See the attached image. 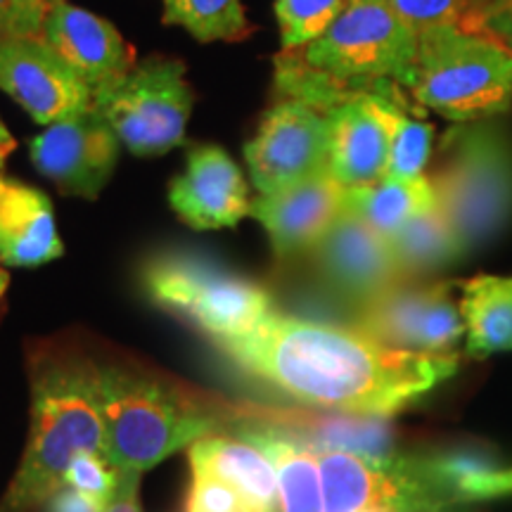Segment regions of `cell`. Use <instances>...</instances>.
<instances>
[{
  "instance_id": "obj_1",
  "label": "cell",
  "mask_w": 512,
  "mask_h": 512,
  "mask_svg": "<svg viewBox=\"0 0 512 512\" xmlns=\"http://www.w3.org/2000/svg\"><path fill=\"white\" fill-rule=\"evenodd\" d=\"M242 373L306 406L358 418H392L456 375L460 356L403 351L361 328L280 313L216 344Z\"/></svg>"
},
{
  "instance_id": "obj_2",
  "label": "cell",
  "mask_w": 512,
  "mask_h": 512,
  "mask_svg": "<svg viewBox=\"0 0 512 512\" xmlns=\"http://www.w3.org/2000/svg\"><path fill=\"white\" fill-rule=\"evenodd\" d=\"M418 31L387 0H349L335 22L304 48L275 57V88L328 110L351 93L403 91Z\"/></svg>"
},
{
  "instance_id": "obj_3",
  "label": "cell",
  "mask_w": 512,
  "mask_h": 512,
  "mask_svg": "<svg viewBox=\"0 0 512 512\" xmlns=\"http://www.w3.org/2000/svg\"><path fill=\"white\" fill-rule=\"evenodd\" d=\"M31 430L0 512H34L64 486L81 453L105 456V422L98 399V368L55 347L31 354Z\"/></svg>"
},
{
  "instance_id": "obj_4",
  "label": "cell",
  "mask_w": 512,
  "mask_h": 512,
  "mask_svg": "<svg viewBox=\"0 0 512 512\" xmlns=\"http://www.w3.org/2000/svg\"><path fill=\"white\" fill-rule=\"evenodd\" d=\"M403 91L456 124L491 119L512 107V48L479 27L422 29Z\"/></svg>"
},
{
  "instance_id": "obj_5",
  "label": "cell",
  "mask_w": 512,
  "mask_h": 512,
  "mask_svg": "<svg viewBox=\"0 0 512 512\" xmlns=\"http://www.w3.org/2000/svg\"><path fill=\"white\" fill-rule=\"evenodd\" d=\"M105 422V458L117 475H145L150 467L214 432V415L164 382L121 366L98 368Z\"/></svg>"
},
{
  "instance_id": "obj_6",
  "label": "cell",
  "mask_w": 512,
  "mask_h": 512,
  "mask_svg": "<svg viewBox=\"0 0 512 512\" xmlns=\"http://www.w3.org/2000/svg\"><path fill=\"white\" fill-rule=\"evenodd\" d=\"M430 181L465 254L489 245L512 223L510 133L491 119L453 126Z\"/></svg>"
},
{
  "instance_id": "obj_7",
  "label": "cell",
  "mask_w": 512,
  "mask_h": 512,
  "mask_svg": "<svg viewBox=\"0 0 512 512\" xmlns=\"http://www.w3.org/2000/svg\"><path fill=\"white\" fill-rule=\"evenodd\" d=\"M143 287L152 302L195 325L214 344L245 335L273 313L264 287L200 254L155 256L143 268Z\"/></svg>"
},
{
  "instance_id": "obj_8",
  "label": "cell",
  "mask_w": 512,
  "mask_h": 512,
  "mask_svg": "<svg viewBox=\"0 0 512 512\" xmlns=\"http://www.w3.org/2000/svg\"><path fill=\"white\" fill-rule=\"evenodd\" d=\"M195 91L178 57L152 55L93 95V110L136 157H159L185 140Z\"/></svg>"
},
{
  "instance_id": "obj_9",
  "label": "cell",
  "mask_w": 512,
  "mask_h": 512,
  "mask_svg": "<svg viewBox=\"0 0 512 512\" xmlns=\"http://www.w3.org/2000/svg\"><path fill=\"white\" fill-rule=\"evenodd\" d=\"M325 512H448L456 508L427 458L318 451Z\"/></svg>"
},
{
  "instance_id": "obj_10",
  "label": "cell",
  "mask_w": 512,
  "mask_h": 512,
  "mask_svg": "<svg viewBox=\"0 0 512 512\" xmlns=\"http://www.w3.org/2000/svg\"><path fill=\"white\" fill-rule=\"evenodd\" d=\"M245 162L259 195L323 174L330 162L328 114L304 100L280 95L245 145Z\"/></svg>"
},
{
  "instance_id": "obj_11",
  "label": "cell",
  "mask_w": 512,
  "mask_h": 512,
  "mask_svg": "<svg viewBox=\"0 0 512 512\" xmlns=\"http://www.w3.org/2000/svg\"><path fill=\"white\" fill-rule=\"evenodd\" d=\"M356 328L394 349L448 354L465 339L458 283L394 285L363 304Z\"/></svg>"
},
{
  "instance_id": "obj_12",
  "label": "cell",
  "mask_w": 512,
  "mask_h": 512,
  "mask_svg": "<svg viewBox=\"0 0 512 512\" xmlns=\"http://www.w3.org/2000/svg\"><path fill=\"white\" fill-rule=\"evenodd\" d=\"M0 91L41 126L93 110L91 88L43 36L0 38Z\"/></svg>"
},
{
  "instance_id": "obj_13",
  "label": "cell",
  "mask_w": 512,
  "mask_h": 512,
  "mask_svg": "<svg viewBox=\"0 0 512 512\" xmlns=\"http://www.w3.org/2000/svg\"><path fill=\"white\" fill-rule=\"evenodd\" d=\"M121 140L95 110L55 121L29 143L36 171L62 195L95 200L117 169Z\"/></svg>"
},
{
  "instance_id": "obj_14",
  "label": "cell",
  "mask_w": 512,
  "mask_h": 512,
  "mask_svg": "<svg viewBox=\"0 0 512 512\" xmlns=\"http://www.w3.org/2000/svg\"><path fill=\"white\" fill-rule=\"evenodd\" d=\"M313 254L325 283L361 304L373 302L406 278L389 238L347 209L313 247Z\"/></svg>"
},
{
  "instance_id": "obj_15",
  "label": "cell",
  "mask_w": 512,
  "mask_h": 512,
  "mask_svg": "<svg viewBox=\"0 0 512 512\" xmlns=\"http://www.w3.org/2000/svg\"><path fill=\"white\" fill-rule=\"evenodd\" d=\"M401 102L396 91L351 93L328 110V171L344 188H361L387 174L389 110Z\"/></svg>"
},
{
  "instance_id": "obj_16",
  "label": "cell",
  "mask_w": 512,
  "mask_h": 512,
  "mask_svg": "<svg viewBox=\"0 0 512 512\" xmlns=\"http://www.w3.org/2000/svg\"><path fill=\"white\" fill-rule=\"evenodd\" d=\"M344 188L330 171L252 200L249 216L264 226L278 259H292L325 238L344 211Z\"/></svg>"
},
{
  "instance_id": "obj_17",
  "label": "cell",
  "mask_w": 512,
  "mask_h": 512,
  "mask_svg": "<svg viewBox=\"0 0 512 512\" xmlns=\"http://www.w3.org/2000/svg\"><path fill=\"white\" fill-rule=\"evenodd\" d=\"M171 209L195 230L233 228L249 216L245 174L219 145H195L181 176L171 181Z\"/></svg>"
},
{
  "instance_id": "obj_18",
  "label": "cell",
  "mask_w": 512,
  "mask_h": 512,
  "mask_svg": "<svg viewBox=\"0 0 512 512\" xmlns=\"http://www.w3.org/2000/svg\"><path fill=\"white\" fill-rule=\"evenodd\" d=\"M43 38L93 95L136 67V50L112 22L67 0L50 12Z\"/></svg>"
},
{
  "instance_id": "obj_19",
  "label": "cell",
  "mask_w": 512,
  "mask_h": 512,
  "mask_svg": "<svg viewBox=\"0 0 512 512\" xmlns=\"http://www.w3.org/2000/svg\"><path fill=\"white\" fill-rule=\"evenodd\" d=\"M62 252L46 192L0 174V266L36 268L60 259Z\"/></svg>"
},
{
  "instance_id": "obj_20",
  "label": "cell",
  "mask_w": 512,
  "mask_h": 512,
  "mask_svg": "<svg viewBox=\"0 0 512 512\" xmlns=\"http://www.w3.org/2000/svg\"><path fill=\"white\" fill-rule=\"evenodd\" d=\"M190 465L223 479L252 512H278V475L273 460L252 439L202 437L190 446Z\"/></svg>"
},
{
  "instance_id": "obj_21",
  "label": "cell",
  "mask_w": 512,
  "mask_h": 512,
  "mask_svg": "<svg viewBox=\"0 0 512 512\" xmlns=\"http://www.w3.org/2000/svg\"><path fill=\"white\" fill-rule=\"evenodd\" d=\"M467 356L512 351V275H475L458 283Z\"/></svg>"
},
{
  "instance_id": "obj_22",
  "label": "cell",
  "mask_w": 512,
  "mask_h": 512,
  "mask_svg": "<svg viewBox=\"0 0 512 512\" xmlns=\"http://www.w3.org/2000/svg\"><path fill=\"white\" fill-rule=\"evenodd\" d=\"M273 460L278 475V512H325L318 451L297 434H247Z\"/></svg>"
},
{
  "instance_id": "obj_23",
  "label": "cell",
  "mask_w": 512,
  "mask_h": 512,
  "mask_svg": "<svg viewBox=\"0 0 512 512\" xmlns=\"http://www.w3.org/2000/svg\"><path fill=\"white\" fill-rule=\"evenodd\" d=\"M437 204L434 185L430 176L420 178H392L384 176L380 181L347 188L344 192V209L363 219L370 228L392 238L415 214Z\"/></svg>"
},
{
  "instance_id": "obj_24",
  "label": "cell",
  "mask_w": 512,
  "mask_h": 512,
  "mask_svg": "<svg viewBox=\"0 0 512 512\" xmlns=\"http://www.w3.org/2000/svg\"><path fill=\"white\" fill-rule=\"evenodd\" d=\"M389 242L406 278L441 271L467 256L439 204L415 214L406 226L396 230Z\"/></svg>"
},
{
  "instance_id": "obj_25",
  "label": "cell",
  "mask_w": 512,
  "mask_h": 512,
  "mask_svg": "<svg viewBox=\"0 0 512 512\" xmlns=\"http://www.w3.org/2000/svg\"><path fill=\"white\" fill-rule=\"evenodd\" d=\"M164 24L200 43L245 41L254 31L242 0H164Z\"/></svg>"
},
{
  "instance_id": "obj_26",
  "label": "cell",
  "mask_w": 512,
  "mask_h": 512,
  "mask_svg": "<svg viewBox=\"0 0 512 512\" xmlns=\"http://www.w3.org/2000/svg\"><path fill=\"white\" fill-rule=\"evenodd\" d=\"M434 145V126L418 117H411L403 102H394L389 110V152L387 174L392 178H420L427 176Z\"/></svg>"
},
{
  "instance_id": "obj_27",
  "label": "cell",
  "mask_w": 512,
  "mask_h": 512,
  "mask_svg": "<svg viewBox=\"0 0 512 512\" xmlns=\"http://www.w3.org/2000/svg\"><path fill=\"white\" fill-rule=\"evenodd\" d=\"M347 5L349 0H275L280 53H290L316 41Z\"/></svg>"
},
{
  "instance_id": "obj_28",
  "label": "cell",
  "mask_w": 512,
  "mask_h": 512,
  "mask_svg": "<svg viewBox=\"0 0 512 512\" xmlns=\"http://www.w3.org/2000/svg\"><path fill=\"white\" fill-rule=\"evenodd\" d=\"M387 5L415 31L444 27H479L477 0H387Z\"/></svg>"
},
{
  "instance_id": "obj_29",
  "label": "cell",
  "mask_w": 512,
  "mask_h": 512,
  "mask_svg": "<svg viewBox=\"0 0 512 512\" xmlns=\"http://www.w3.org/2000/svg\"><path fill=\"white\" fill-rule=\"evenodd\" d=\"M117 484V470L100 453H81V456H76L74 463L69 465L67 477H64V486L93 496L102 505L110 503L114 491H117Z\"/></svg>"
},
{
  "instance_id": "obj_30",
  "label": "cell",
  "mask_w": 512,
  "mask_h": 512,
  "mask_svg": "<svg viewBox=\"0 0 512 512\" xmlns=\"http://www.w3.org/2000/svg\"><path fill=\"white\" fill-rule=\"evenodd\" d=\"M188 512H252V508L228 482L192 467Z\"/></svg>"
},
{
  "instance_id": "obj_31",
  "label": "cell",
  "mask_w": 512,
  "mask_h": 512,
  "mask_svg": "<svg viewBox=\"0 0 512 512\" xmlns=\"http://www.w3.org/2000/svg\"><path fill=\"white\" fill-rule=\"evenodd\" d=\"M512 496V465L508 467H486L475 475H467L453 486V501L456 505L484 503L496 498Z\"/></svg>"
},
{
  "instance_id": "obj_32",
  "label": "cell",
  "mask_w": 512,
  "mask_h": 512,
  "mask_svg": "<svg viewBox=\"0 0 512 512\" xmlns=\"http://www.w3.org/2000/svg\"><path fill=\"white\" fill-rule=\"evenodd\" d=\"M67 0H15L12 8V36H41L50 12Z\"/></svg>"
},
{
  "instance_id": "obj_33",
  "label": "cell",
  "mask_w": 512,
  "mask_h": 512,
  "mask_svg": "<svg viewBox=\"0 0 512 512\" xmlns=\"http://www.w3.org/2000/svg\"><path fill=\"white\" fill-rule=\"evenodd\" d=\"M477 19L482 29L512 48V0H477Z\"/></svg>"
},
{
  "instance_id": "obj_34",
  "label": "cell",
  "mask_w": 512,
  "mask_h": 512,
  "mask_svg": "<svg viewBox=\"0 0 512 512\" xmlns=\"http://www.w3.org/2000/svg\"><path fill=\"white\" fill-rule=\"evenodd\" d=\"M50 512H105L107 505L95 501L93 496L81 494V491L62 486L57 494L50 498Z\"/></svg>"
},
{
  "instance_id": "obj_35",
  "label": "cell",
  "mask_w": 512,
  "mask_h": 512,
  "mask_svg": "<svg viewBox=\"0 0 512 512\" xmlns=\"http://www.w3.org/2000/svg\"><path fill=\"white\" fill-rule=\"evenodd\" d=\"M140 475H119V484L114 496L107 503L105 512H140L138 505Z\"/></svg>"
},
{
  "instance_id": "obj_36",
  "label": "cell",
  "mask_w": 512,
  "mask_h": 512,
  "mask_svg": "<svg viewBox=\"0 0 512 512\" xmlns=\"http://www.w3.org/2000/svg\"><path fill=\"white\" fill-rule=\"evenodd\" d=\"M15 147H17V140L10 136V131L5 128L3 121H0V174H3L5 159H8L12 152H15Z\"/></svg>"
},
{
  "instance_id": "obj_37",
  "label": "cell",
  "mask_w": 512,
  "mask_h": 512,
  "mask_svg": "<svg viewBox=\"0 0 512 512\" xmlns=\"http://www.w3.org/2000/svg\"><path fill=\"white\" fill-rule=\"evenodd\" d=\"M12 8L15 0H0V38L12 36Z\"/></svg>"
},
{
  "instance_id": "obj_38",
  "label": "cell",
  "mask_w": 512,
  "mask_h": 512,
  "mask_svg": "<svg viewBox=\"0 0 512 512\" xmlns=\"http://www.w3.org/2000/svg\"><path fill=\"white\" fill-rule=\"evenodd\" d=\"M8 283H10V275H8V271H5L3 266H0V299H3L5 290H8Z\"/></svg>"
}]
</instances>
